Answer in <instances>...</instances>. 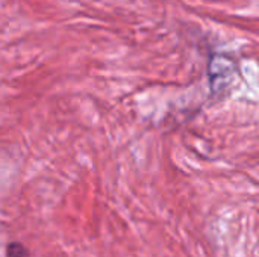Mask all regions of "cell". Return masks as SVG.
<instances>
[{"label":"cell","instance_id":"obj_1","mask_svg":"<svg viewBox=\"0 0 259 257\" xmlns=\"http://www.w3.org/2000/svg\"><path fill=\"white\" fill-rule=\"evenodd\" d=\"M6 257H29V251L20 242H11L6 247Z\"/></svg>","mask_w":259,"mask_h":257}]
</instances>
